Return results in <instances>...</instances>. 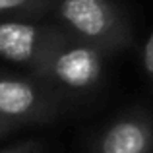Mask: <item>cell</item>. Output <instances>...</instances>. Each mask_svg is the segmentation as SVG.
Returning a JSON list of instances; mask_svg holds the SVG:
<instances>
[{"instance_id":"cell-6","label":"cell","mask_w":153,"mask_h":153,"mask_svg":"<svg viewBox=\"0 0 153 153\" xmlns=\"http://www.w3.org/2000/svg\"><path fill=\"white\" fill-rule=\"evenodd\" d=\"M47 4H49V0H0V16L37 12L47 8Z\"/></svg>"},{"instance_id":"cell-4","label":"cell","mask_w":153,"mask_h":153,"mask_svg":"<svg viewBox=\"0 0 153 153\" xmlns=\"http://www.w3.org/2000/svg\"><path fill=\"white\" fill-rule=\"evenodd\" d=\"M51 101L35 83L0 76V120L6 124L33 122L51 114Z\"/></svg>"},{"instance_id":"cell-2","label":"cell","mask_w":153,"mask_h":153,"mask_svg":"<svg viewBox=\"0 0 153 153\" xmlns=\"http://www.w3.org/2000/svg\"><path fill=\"white\" fill-rule=\"evenodd\" d=\"M37 76L72 91L89 89L101 78V51L68 37L47 56Z\"/></svg>"},{"instance_id":"cell-7","label":"cell","mask_w":153,"mask_h":153,"mask_svg":"<svg viewBox=\"0 0 153 153\" xmlns=\"http://www.w3.org/2000/svg\"><path fill=\"white\" fill-rule=\"evenodd\" d=\"M142 62H143V70L146 74L153 78V33L147 37L146 47H143V54H142Z\"/></svg>"},{"instance_id":"cell-9","label":"cell","mask_w":153,"mask_h":153,"mask_svg":"<svg viewBox=\"0 0 153 153\" xmlns=\"http://www.w3.org/2000/svg\"><path fill=\"white\" fill-rule=\"evenodd\" d=\"M8 128H10V124H6L4 120H0V134H4V132H6Z\"/></svg>"},{"instance_id":"cell-1","label":"cell","mask_w":153,"mask_h":153,"mask_svg":"<svg viewBox=\"0 0 153 153\" xmlns=\"http://www.w3.org/2000/svg\"><path fill=\"white\" fill-rule=\"evenodd\" d=\"M56 14L78 41L97 51L116 49L130 41L126 22L108 0H60Z\"/></svg>"},{"instance_id":"cell-8","label":"cell","mask_w":153,"mask_h":153,"mask_svg":"<svg viewBox=\"0 0 153 153\" xmlns=\"http://www.w3.org/2000/svg\"><path fill=\"white\" fill-rule=\"evenodd\" d=\"M0 153H39V146L29 142V143H22V146H16V147H8V149Z\"/></svg>"},{"instance_id":"cell-3","label":"cell","mask_w":153,"mask_h":153,"mask_svg":"<svg viewBox=\"0 0 153 153\" xmlns=\"http://www.w3.org/2000/svg\"><path fill=\"white\" fill-rule=\"evenodd\" d=\"M64 39H68V35L52 27L19 19L0 22V56L14 64L31 68L33 74H37L47 56Z\"/></svg>"},{"instance_id":"cell-5","label":"cell","mask_w":153,"mask_h":153,"mask_svg":"<svg viewBox=\"0 0 153 153\" xmlns=\"http://www.w3.org/2000/svg\"><path fill=\"white\" fill-rule=\"evenodd\" d=\"M153 124L143 116H124L99 138L97 153H151Z\"/></svg>"}]
</instances>
